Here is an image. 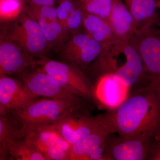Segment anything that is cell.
<instances>
[{
    "instance_id": "cell-1",
    "label": "cell",
    "mask_w": 160,
    "mask_h": 160,
    "mask_svg": "<svg viewBox=\"0 0 160 160\" xmlns=\"http://www.w3.org/2000/svg\"><path fill=\"white\" fill-rule=\"evenodd\" d=\"M109 132L120 136L160 131V86L149 80L119 106L102 114Z\"/></svg>"
},
{
    "instance_id": "cell-2",
    "label": "cell",
    "mask_w": 160,
    "mask_h": 160,
    "mask_svg": "<svg viewBox=\"0 0 160 160\" xmlns=\"http://www.w3.org/2000/svg\"><path fill=\"white\" fill-rule=\"evenodd\" d=\"M98 77L109 74L130 89L149 80L142 60L133 42L118 39L102 45V52L90 66Z\"/></svg>"
},
{
    "instance_id": "cell-3",
    "label": "cell",
    "mask_w": 160,
    "mask_h": 160,
    "mask_svg": "<svg viewBox=\"0 0 160 160\" xmlns=\"http://www.w3.org/2000/svg\"><path fill=\"white\" fill-rule=\"evenodd\" d=\"M74 112L87 113L70 103L61 100L40 98L22 109L8 113L24 138L32 128L55 124Z\"/></svg>"
},
{
    "instance_id": "cell-4",
    "label": "cell",
    "mask_w": 160,
    "mask_h": 160,
    "mask_svg": "<svg viewBox=\"0 0 160 160\" xmlns=\"http://www.w3.org/2000/svg\"><path fill=\"white\" fill-rule=\"evenodd\" d=\"M6 22L1 36L16 43L33 58L44 57L52 47L37 22L25 9L15 19Z\"/></svg>"
},
{
    "instance_id": "cell-5",
    "label": "cell",
    "mask_w": 160,
    "mask_h": 160,
    "mask_svg": "<svg viewBox=\"0 0 160 160\" xmlns=\"http://www.w3.org/2000/svg\"><path fill=\"white\" fill-rule=\"evenodd\" d=\"M37 67L45 72L69 91L87 101L98 102L95 86L78 66L44 57L38 60Z\"/></svg>"
},
{
    "instance_id": "cell-6",
    "label": "cell",
    "mask_w": 160,
    "mask_h": 160,
    "mask_svg": "<svg viewBox=\"0 0 160 160\" xmlns=\"http://www.w3.org/2000/svg\"><path fill=\"white\" fill-rule=\"evenodd\" d=\"M29 68L18 74V78L33 94L64 101L85 110L86 99L66 89L38 67Z\"/></svg>"
},
{
    "instance_id": "cell-7",
    "label": "cell",
    "mask_w": 160,
    "mask_h": 160,
    "mask_svg": "<svg viewBox=\"0 0 160 160\" xmlns=\"http://www.w3.org/2000/svg\"><path fill=\"white\" fill-rule=\"evenodd\" d=\"M156 134L113 137L110 133L106 141L108 160H149Z\"/></svg>"
},
{
    "instance_id": "cell-8",
    "label": "cell",
    "mask_w": 160,
    "mask_h": 160,
    "mask_svg": "<svg viewBox=\"0 0 160 160\" xmlns=\"http://www.w3.org/2000/svg\"><path fill=\"white\" fill-rule=\"evenodd\" d=\"M102 123V114L93 117L87 113L74 112L52 126L61 137L72 146L94 131Z\"/></svg>"
},
{
    "instance_id": "cell-9",
    "label": "cell",
    "mask_w": 160,
    "mask_h": 160,
    "mask_svg": "<svg viewBox=\"0 0 160 160\" xmlns=\"http://www.w3.org/2000/svg\"><path fill=\"white\" fill-rule=\"evenodd\" d=\"M40 98L18 78L0 75V115L24 108Z\"/></svg>"
},
{
    "instance_id": "cell-10",
    "label": "cell",
    "mask_w": 160,
    "mask_h": 160,
    "mask_svg": "<svg viewBox=\"0 0 160 160\" xmlns=\"http://www.w3.org/2000/svg\"><path fill=\"white\" fill-rule=\"evenodd\" d=\"M110 133L102 120L97 129L72 145L69 160H108L106 141Z\"/></svg>"
},
{
    "instance_id": "cell-11",
    "label": "cell",
    "mask_w": 160,
    "mask_h": 160,
    "mask_svg": "<svg viewBox=\"0 0 160 160\" xmlns=\"http://www.w3.org/2000/svg\"><path fill=\"white\" fill-rule=\"evenodd\" d=\"M149 80L160 85V34L154 30L138 35L133 40Z\"/></svg>"
},
{
    "instance_id": "cell-12",
    "label": "cell",
    "mask_w": 160,
    "mask_h": 160,
    "mask_svg": "<svg viewBox=\"0 0 160 160\" xmlns=\"http://www.w3.org/2000/svg\"><path fill=\"white\" fill-rule=\"evenodd\" d=\"M25 10L37 22L50 45L62 48L68 34L59 22L56 8L51 6H25Z\"/></svg>"
},
{
    "instance_id": "cell-13",
    "label": "cell",
    "mask_w": 160,
    "mask_h": 160,
    "mask_svg": "<svg viewBox=\"0 0 160 160\" xmlns=\"http://www.w3.org/2000/svg\"><path fill=\"white\" fill-rule=\"evenodd\" d=\"M37 65L38 60L35 59L16 43L1 36L0 75L18 74Z\"/></svg>"
},
{
    "instance_id": "cell-14",
    "label": "cell",
    "mask_w": 160,
    "mask_h": 160,
    "mask_svg": "<svg viewBox=\"0 0 160 160\" xmlns=\"http://www.w3.org/2000/svg\"><path fill=\"white\" fill-rule=\"evenodd\" d=\"M107 20L118 39L132 42L139 33L134 18L122 0H113Z\"/></svg>"
},
{
    "instance_id": "cell-15",
    "label": "cell",
    "mask_w": 160,
    "mask_h": 160,
    "mask_svg": "<svg viewBox=\"0 0 160 160\" xmlns=\"http://www.w3.org/2000/svg\"><path fill=\"white\" fill-rule=\"evenodd\" d=\"M95 88L98 101L109 109L116 108L125 101L129 89L119 78L109 74L99 76Z\"/></svg>"
},
{
    "instance_id": "cell-16",
    "label": "cell",
    "mask_w": 160,
    "mask_h": 160,
    "mask_svg": "<svg viewBox=\"0 0 160 160\" xmlns=\"http://www.w3.org/2000/svg\"><path fill=\"white\" fill-rule=\"evenodd\" d=\"M157 0H122L135 20L139 34L153 30L159 22Z\"/></svg>"
},
{
    "instance_id": "cell-17",
    "label": "cell",
    "mask_w": 160,
    "mask_h": 160,
    "mask_svg": "<svg viewBox=\"0 0 160 160\" xmlns=\"http://www.w3.org/2000/svg\"><path fill=\"white\" fill-rule=\"evenodd\" d=\"M24 138L30 141L43 154L49 147L57 144L71 146L61 137L52 125L32 128L27 132Z\"/></svg>"
},
{
    "instance_id": "cell-18",
    "label": "cell",
    "mask_w": 160,
    "mask_h": 160,
    "mask_svg": "<svg viewBox=\"0 0 160 160\" xmlns=\"http://www.w3.org/2000/svg\"><path fill=\"white\" fill-rule=\"evenodd\" d=\"M83 28L91 38L102 45L118 39L108 20L84 11Z\"/></svg>"
},
{
    "instance_id": "cell-19",
    "label": "cell",
    "mask_w": 160,
    "mask_h": 160,
    "mask_svg": "<svg viewBox=\"0 0 160 160\" xmlns=\"http://www.w3.org/2000/svg\"><path fill=\"white\" fill-rule=\"evenodd\" d=\"M7 149L9 160H46L44 155L26 138L11 140Z\"/></svg>"
},
{
    "instance_id": "cell-20",
    "label": "cell",
    "mask_w": 160,
    "mask_h": 160,
    "mask_svg": "<svg viewBox=\"0 0 160 160\" xmlns=\"http://www.w3.org/2000/svg\"><path fill=\"white\" fill-rule=\"evenodd\" d=\"M22 138L19 129L10 116L0 115V160H9L7 146L9 142Z\"/></svg>"
},
{
    "instance_id": "cell-21",
    "label": "cell",
    "mask_w": 160,
    "mask_h": 160,
    "mask_svg": "<svg viewBox=\"0 0 160 160\" xmlns=\"http://www.w3.org/2000/svg\"><path fill=\"white\" fill-rule=\"evenodd\" d=\"M102 45L98 42L91 38L85 46L80 49L68 61L71 63L82 68L90 66L97 59L102 52Z\"/></svg>"
},
{
    "instance_id": "cell-22",
    "label": "cell",
    "mask_w": 160,
    "mask_h": 160,
    "mask_svg": "<svg viewBox=\"0 0 160 160\" xmlns=\"http://www.w3.org/2000/svg\"><path fill=\"white\" fill-rule=\"evenodd\" d=\"M83 11L108 20L113 0H77Z\"/></svg>"
},
{
    "instance_id": "cell-23",
    "label": "cell",
    "mask_w": 160,
    "mask_h": 160,
    "mask_svg": "<svg viewBox=\"0 0 160 160\" xmlns=\"http://www.w3.org/2000/svg\"><path fill=\"white\" fill-rule=\"evenodd\" d=\"M91 39L89 35L85 31L84 32H80L72 35L62 47L63 58L68 61Z\"/></svg>"
},
{
    "instance_id": "cell-24",
    "label": "cell",
    "mask_w": 160,
    "mask_h": 160,
    "mask_svg": "<svg viewBox=\"0 0 160 160\" xmlns=\"http://www.w3.org/2000/svg\"><path fill=\"white\" fill-rule=\"evenodd\" d=\"M25 0H0L1 21L7 22L15 19L25 9Z\"/></svg>"
},
{
    "instance_id": "cell-25",
    "label": "cell",
    "mask_w": 160,
    "mask_h": 160,
    "mask_svg": "<svg viewBox=\"0 0 160 160\" xmlns=\"http://www.w3.org/2000/svg\"><path fill=\"white\" fill-rule=\"evenodd\" d=\"M84 11L79 5L76 6L66 22V29L67 33L72 35L80 32L83 28Z\"/></svg>"
},
{
    "instance_id": "cell-26",
    "label": "cell",
    "mask_w": 160,
    "mask_h": 160,
    "mask_svg": "<svg viewBox=\"0 0 160 160\" xmlns=\"http://www.w3.org/2000/svg\"><path fill=\"white\" fill-rule=\"evenodd\" d=\"M71 146L57 144L48 148L43 155L46 160H69Z\"/></svg>"
},
{
    "instance_id": "cell-27",
    "label": "cell",
    "mask_w": 160,
    "mask_h": 160,
    "mask_svg": "<svg viewBox=\"0 0 160 160\" xmlns=\"http://www.w3.org/2000/svg\"><path fill=\"white\" fill-rule=\"evenodd\" d=\"M76 6L72 0H62L56 8L58 19L64 31L68 35L66 29V22Z\"/></svg>"
},
{
    "instance_id": "cell-28",
    "label": "cell",
    "mask_w": 160,
    "mask_h": 160,
    "mask_svg": "<svg viewBox=\"0 0 160 160\" xmlns=\"http://www.w3.org/2000/svg\"><path fill=\"white\" fill-rule=\"evenodd\" d=\"M149 160H160V131L153 138Z\"/></svg>"
},
{
    "instance_id": "cell-29",
    "label": "cell",
    "mask_w": 160,
    "mask_h": 160,
    "mask_svg": "<svg viewBox=\"0 0 160 160\" xmlns=\"http://www.w3.org/2000/svg\"><path fill=\"white\" fill-rule=\"evenodd\" d=\"M55 0H25L32 6H54Z\"/></svg>"
},
{
    "instance_id": "cell-30",
    "label": "cell",
    "mask_w": 160,
    "mask_h": 160,
    "mask_svg": "<svg viewBox=\"0 0 160 160\" xmlns=\"http://www.w3.org/2000/svg\"><path fill=\"white\" fill-rule=\"evenodd\" d=\"M156 2L158 9L160 10V0H157Z\"/></svg>"
},
{
    "instance_id": "cell-31",
    "label": "cell",
    "mask_w": 160,
    "mask_h": 160,
    "mask_svg": "<svg viewBox=\"0 0 160 160\" xmlns=\"http://www.w3.org/2000/svg\"><path fill=\"white\" fill-rule=\"evenodd\" d=\"M157 32H158V33H159V34H160V29L159 31H158Z\"/></svg>"
}]
</instances>
